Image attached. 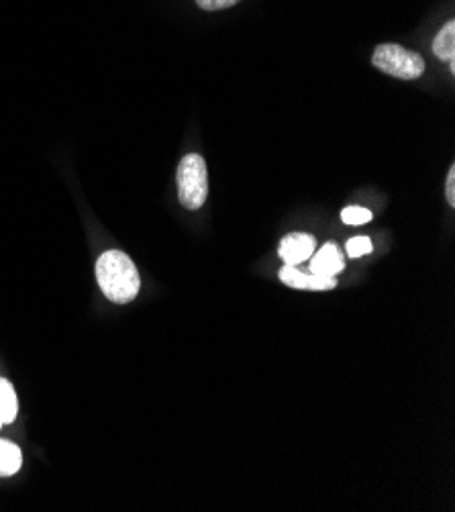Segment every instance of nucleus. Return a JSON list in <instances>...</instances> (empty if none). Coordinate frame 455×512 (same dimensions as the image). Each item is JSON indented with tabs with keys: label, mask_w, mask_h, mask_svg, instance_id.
Returning a JSON list of instances; mask_svg holds the SVG:
<instances>
[{
	"label": "nucleus",
	"mask_w": 455,
	"mask_h": 512,
	"mask_svg": "<svg viewBox=\"0 0 455 512\" xmlns=\"http://www.w3.org/2000/svg\"><path fill=\"white\" fill-rule=\"evenodd\" d=\"M317 251V241L309 233H290L280 241L278 253L284 264L298 266L302 262H309L311 255Z\"/></svg>",
	"instance_id": "4"
},
{
	"label": "nucleus",
	"mask_w": 455,
	"mask_h": 512,
	"mask_svg": "<svg viewBox=\"0 0 455 512\" xmlns=\"http://www.w3.org/2000/svg\"><path fill=\"white\" fill-rule=\"evenodd\" d=\"M372 64L380 72L398 80H407V82L419 80L425 74V60L417 54V51H411L396 43L378 45L374 49Z\"/></svg>",
	"instance_id": "3"
},
{
	"label": "nucleus",
	"mask_w": 455,
	"mask_h": 512,
	"mask_svg": "<svg viewBox=\"0 0 455 512\" xmlns=\"http://www.w3.org/2000/svg\"><path fill=\"white\" fill-rule=\"evenodd\" d=\"M455 23L447 21L443 25V29L437 33V37L433 39V54L441 60L447 62L449 66L455 64Z\"/></svg>",
	"instance_id": "7"
},
{
	"label": "nucleus",
	"mask_w": 455,
	"mask_h": 512,
	"mask_svg": "<svg viewBox=\"0 0 455 512\" xmlns=\"http://www.w3.org/2000/svg\"><path fill=\"white\" fill-rule=\"evenodd\" d=\"M17 413H19L17 392L9 380L0 378V423L11 425L17 419Z\"/></svg>",
	"instance_id": "8"
},
{
	"label": "nucleus",
	"mask_w": 455,
	"mask_h": 512,
	"mask_svg": "<svg viewBox=\"0 0 455 512\" xmlns=\"http://www.w3.org/2000/svg\"><path fill=\"white\" fill-rule=\"evenodd\" d=\"M96 280L111 302L127 304L139 294V272L127 253L111 249L96 262Z\"/></svg>",
	"instance_id": "1"
},
{
	"label": "nucleus",
	"mask_w": 455,
	"mask_h": 512,
	"mask_svg": "<svg viewBox=\"0 0 455 512\" xmlns=\"http://www.w3.org/2000/svg\"><path fill=\"white\" fill-rule=\"evenodd\" d=\"M241 0H196V5L202 9V11H225V9H231L235 5H239Z\"/></svg>",
	"instance_id": "12"
},
{
	"label": "nucleus",
	"mask_w": 455,
	"mask_h": 512,
	"mask_svg": "<svg viewBox=\"0 0 455 512\" xmlns=\"http://www.w3.org/2000/svg\"><path fill=\"white\" fill-rule=\"evenodd\" d=\"M445 196L449 207H455V166L449 168L447 172V182H445Z\"/></svg>",
	"instance_id": "13"
},
{
	"label": "nucleus",
	"mask_w": 455,
	"mask_h": 512,
	"mask_svg": "<svg viewBox=\"0 0 455 512\" xmlns=\"http://www.w3.org/2000/svg\"><path fill=\"white\" fill-rule=\"evenodd\" d=\"M345 249H347L349 258H362V255H366V253H372L374 247L368 237H353L347 241Z\"/></svg>",
	"instance_id": "11"
},
{
	"label": "nucleus",
	"mask_w": 455,
	"mask_h": 512,
	"mask_svg": "<svg viewBox=\"0 0 455 512\" xmlns=\"http://www.w3.org/2000/svg\"><path fill=\"white\" fill-rule=\"evenodd\" d=\"M0 427H3V423H0Z\"/></svg>",
	"instance_id": "14"
},
{
	"label": "nucleus",
	"mask_w": 455,
	"mask_h": 512,
	"mask_svg": "<svg viewBox=\"0 0 455 512\" xmlns=\"http://www.w3.org/2000/svg\"><path fill=\"white\" fill-rule=\"evenodd\" d=\"M311 274L325 276V278H337L345 270V258L341 249L335 243H325L319 251L311 255Z\"/></svg>",
	"instance_id": "6"
},
{
	"label": "nucleus",
	"mask_w": 455,
	"mask_h": 512,
	"mask_svg": "<svg viewBox=\"0 0 455 512\" xmlns=\"http://www.w3.org/2000/svg\"><path fill=\"white\" fill-rule=\"evenodd\" d=\"M280 280L296 290H315V292H323V290H333L337 286L335 278H325V276H317V274H307L298 270V266H290L286 264L280 270Z\"/></svg>",
	"instance_id": "5"
},
{
	"label": "nucleus",
	"mask_w": 455,
	"mask_h": 512,
	"mask_svg": "<svg viewBox=\"0 0 455 512\" xmlns=\"http://www.w3.org/2000/svg\"><path fill=\"white\" fill-rule=\"evenodd\" d=\"M178 198L188 211H198L209 196V174L207 162L198 153H188L178 164L176 172Z\"/></svg>",
	"instance_id": "2"
},
{
	"label": "nucleus",
	"mask_w": 455,
	"mask_h": 512,
	"mask_svg": "<svg viewBox=\"0 0 455 512\" xmlns=\"http://www.w3.org/2000/svg\"><path fill=\"white\" fill-rule=\"evenodd\" d=\"M341 219L345 225H364L372 221V213L362 207H347L341 211Z\"/></svg>",
	"instance_id": "10"
},
{
	"label": "nucleus",
	"mask_w": 455,
	"mask_h": 512,
	"mask_svg": "<svg viewBox=\"0 0 455 512\" xmlns=\"http://www.w3.org/2000/svg\"><path fill=\"white\" fill-rule=\"evenodd\" d=\"M23 466V455L21 449L11 443L0 439V476H15Z\"/></svg>",
	"instance_id": "9"
}]
</instances>
